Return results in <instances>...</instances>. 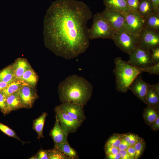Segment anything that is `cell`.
Masks as SVG:
<instances>
[{
    "label": "cell",
    "mask_w": 159,
    "mask_h": 159,
    "mask_svg": "<svg viewBox=\"0 0 159 159\" xmlns=\"http://www.w3.org/2000/svg\"><path fill=\"white\" fill-rule=\"evenodd\" d=\"M93 17L85 3L76 0H57L47 10L44 19L46 47L66 59L77 57L90 45L87 24Z\"/></svg>",
    "instance_id": "cell-1"
},
{
    "label": "cell",
    "mask_w": 159,
    "mask_h": 159,
    "mask_svg": "<svg viewBox=\"0 0 159 159\" xmlns=\"http://www.w3.org/2000/svg\"><path fill=\"white\" fill-rule=\"evenodd\" d=\"M92 84L82 77L76 74L67 77L59 83L58 93L60 101L77 103L84 106L92 94Z\"/></svg>",
    "instance_id": "cell-2"
},
{
    "label": "cell",
    "mask_w": 159,
    "mask_h": 159,
    "mask_svg": "<svg viewBox=\"0 0 159 159\" xmlns=\"http://www.w3.org/2000/svg\"><path fill=\"white\" fill-rule=\"evenodd\" d=\"M114 63L113 72L116 78V90L126 92L134 79L142 73L141 71L140 68L131 65L120 57L115 58Z\"/></svg>",
    "instance_id": "cell-3"
},
{
    "label": "cell",
    "mask_w": 159,
    "mask_h": 159,
    "mask_svg": "<svg viewBox=\"0 0 159 159\" xmlns=\"http://www.w3.org/2000/svg\"><path fill=\"white\" fill-rule=\"evenodd\" d=\"M88 31L90 40L99 38L112 39L116 33L101 12H98L93 16L92 25Z\"/></svg>",
    "instance_id": "cell-4"
},
{
    "label": "cell",
    "mask_w": 159,
    "mask_h": 159,
    "mask_svg": "<svg viewBox=\"0 0 159 159\" xmlns=\"http://www.w3.org/2000/svg\"><path fill=\"white\" fill-rule=\"evenodd\" d=\"M112 40L117 47L129 55L138 46V37L128 32L123 27L115 33Z\"/></svg>",
    "instance_id": "cell-5"
},
{
    "label": "cell",
    "mask_w": 159,
    "mask_h": 159,
    "mask_svg": "<svg viewBox=\"0 0 159 159\" xmlns=\"http://www.w3.org/2000/svg\"><path fill=\"white\" fill-rule=\"evenodd\" d=\"M123 14L125 18L123 28L128 32L138 37L145 28V19L138 11Z\"/></svg>",
    "instance_id": "cell-6"
},
{
    "label": "cell",
    "mask_w": 159,
    "mask_h": 159,
    "mask_svg": "<svg viewBox=\"0 0 159 159\" xmlns=\"http://www.w3.org/2000/svg\"><path fill=\"white\" fill-rule=\"evenodd\" d=\"M129 55L127 61L131 65L139 68H145L153 65L151 52L138 46Z\"/></svg>",
    "instance_id": "cell-7"
},
{
    "label": "cell",
    "mask_w": 159,
    "mask_h": 159,
    "mask_svg": "<svg viewBox=\"0 0 159 159\" xmlns=\"http://www.w3.org/2000/svg\"><path fill=\"white\" fill-rule=\"evenodd\" d=\"M138 46L147 50L159 47V32L145 28L138 36Z\"/></svg>",
    "instance_id": "cell-8"
},
{
    "label": "cell",
    "mask_w": 159,
    "mask_h": 159,
    "mask_svg": "<svg viewBox=\"0 0 159 159\" xmlns=\"http://www.w3.org/2000/svg\"><path fill=\"white\" fill-rule=\"evenodd\" d=\"M54 111L61 126L68 135L76 132L82 123L71 117L59 109L57 106L55 107Z\"/></svg>",
    "instance_id": "cell-9"
},
{
    "label": "cell",
    "mask_w": 159,
    "mask_h": 159,
    "mask_svg": "<svg viewBox=\"0 0 159 159\" xmlns=\"http://www.w3.org/2000/svg\"><path fill=\"white\" fill-rule=\"evenodd\" d=\"M57 106L61 110L79 122L82 123L86 119L84 106L81 105L67 101L62 102Z\"/></svg>",
    "instance_id": "cell-10"
},
{
    "label": "cell",
    "mask_w": 159,
    "mask_h": 159,
    "mask_svg": "<svg viewBox=\"0 0 159 159\" xmlns=\"http://www.w3.org/2000/svg\"><path fill=\"white\" fill-rule=\"evenodd\" d=\"M19 95L23 108H31L38 95L35 88L24 84L19 90Z\"/></svg>",
    "instance_id": "cell-11"
},
{
    "label": "cell",
    "mask_w": 159,
    "mask_h": 159,
    "mask_svg": "<svg viewBox=\"0 0 159 159\" xmlns=\"http://www.w3.org/2000/svg\"><path fill=\"white\" fill-rule=\"evenodd\" d=\"M150 85L143 80L140 74L132 82L129 90L139 99L145 103L147 92Z\"/></svg>",
    "instance_id": "cell-12"
},
{
    "label": "cell",
    "mask_w": 159,
    "mask_h": 159,
    "mask_svg": "<svg viewBox=\"0 0 159 159\" xmlns=\"http://www.w3.org/2000/svg\"><path fill=\"white\" fill-rule=\"evenodd\" d=\"M101 13L105 19L116 32L123 27L125 18L122 14L106 8Z\"/></svg>",
    "instance_id": "cell-13"
},
{
    "label": "cell",
    "mask_w": 159,
    "mask_h": 159,
    "mask_svg": "<svg viewBox=\"0 0 159 159\" xmlns=\"http://www.w3.org/2000/svg\"><path fill=\"white\" fill-rule=\"evenodd\" d=\"M106 9L116 11L122 14H127L133 12L128 7L127 0H103Z\"/></svg>",
    "instance_id": "cell-14"
},
{
    "label": "cell",
    "mask_w": 159,
    "mask_h": 159,
    "mask_svg": "<svg viewBox=\"0 0 159 159\" xmlns=\"http://www.w3.org/2000/svg\"><path fill=\"white\" fill-rule=\"evenodd\" d=\"M49 135L53 139L54 144L68 143V135L62 128L56 116L55 124L50 131Z\"/></svg>",
    "instance_id": "cell-15"
},
{
    "label": "cell",
    "mask_w": 159,
    "mask_h": 159,
    "mask_svg": "<svg viewBox=\"0 0 159 159\" xmlns=\"http://www.w3.org/2000/svg\"><path fill=\"white\" fill-rule=\"evenodd\" d=\"M159 103V84L151 85L147 92L145 104L158 109Z\"/></svg>",
    "instance_id": "cell-16"
},
{
    "label": "cell",
    "mask_w": 159,
    "mask_h": 159,
    "mask_svg": "<svg viewBox=\"0 0 159 159\" xmlns=\"http://www.w3.org/2000/svg\"><path fill=\"white\" fill-rule=\"evenodd\" d=\"M11 65L17 79L19 80L25 71L32 67L27 59L23 58L17 59Z\"/></svg>",
    "instance_id": "cell-17"
},
{
    "label": "cell",
    "mask_w": 159,
    "mask_h": 159,
    "mask_svg": "<svg viewBox=\"0 0 159 159\" xmlns=\"http://www.w3.org/2000/svg\"><path fill=\"white\" fill-rule=\"evenodd\" d=\"M7 113L23 108L19 95V90L7 97L6 100Z\"/></svg>",
    "instance_id": "cell-18"
},
{
    "label": "cell",
    "mask_w": 159,
    "mask_h": 159,
    "mask_svg": "<svg viewBox=\"0 0 159 159\" xmlns=\"http://www.w3.org/2000/svg\"><path fill=\"white\" fill-rule=\"evenodd\" d=\"M38 80V77L32 67L25 71L19 80L24 84L35 88Z\"/></svg>",
    "instance_id": "cell-19"
},
{
    "label": "cell",
    "mask_w": 159,
    "mask_h": 159,
    "mask_svg": "<svg viewBox=\"0 0 159 159\" xmlns=\"http://www.w3.org/2000/svg\"><path fill=\"white\" fill-rule=\"evenodd\" d=\"M137 11L145 19L155 13L150 0H140Z\"/></svg>",
    "instance_id": "cell-20"
},
{
    "label": "cell",
    "mask_w": 159,
    "mask_h": 159,
    "mask_svg": "<svg viewBox=\"0 0 159 159\" xmlns=\"http://www.w3.org/2000/svg\"><path fill=\"white\" fill-rule=\"evenodd\" d=\"M47 115V112H43L39 117L33 120V129L37 132L38 139L44 138L43 130L46 118Z\"/></svg>",
    "instance_id": "cell-21"
},
{
    "label": "cell",
    "mask_w": 159,
    "mask_h": 159,
    "mask_svg": "<svg viewBox=\"0 0 159 159\" xmlns=\"http://www.w3.org/2000/svg\"><path fill=\"white\" fill-rule=\"evenodd\" d=\"M14 71L11 65L0 71V81L10 83L17 80Z\"/></svg>",
    "instance_id": "cell-22"
},
{
    "label": "cell",
    "mask_w": 159,
    "mask_h": 159,
    "mask_svg": "<svg viewBox=\"0 0 159 159\" xmlns=\"http://www.w3.org/2000/svg\"><path fill=\"white\" fill-rule=\"evenodd\" d=\"M54 147L58 149L70 159H77L78 156L77 151L72 148L68 143L54 144Z\"/></svg>",
    "instance_id": "cell-23"
},
{
    "label": "cell",
    "mask_w": 159,
    "mask_h": 159,
    "mask_svg": "<svg viewBox=\"0 0 159 159\" xmlns=\"http://www.w3.org/2000/svg\"><path fill=\"white\" fill-rule=\"evenodd\" d=\"M145 28L159 32V14L154 13L145 19Z\"/></svg>",
    "instance_id": "cell-24"
},
{
    "label": "cell",
    "mask_w": 159,
    "mask_h": 159,
    "mask_svg": "<svg viewBox=\"0 0 159 159\" xmlns=\"http://www.w3.org/2000/svg\"><path fill=\"white\" fill-rule=\"evenodd\" d=\"M157 109L148 106L144 110L143 118L146 122L149 125H150L159 117Z\"/></svg>",
    "instance_id": "cell-25"
},
{
    "label": "cell",
    "mask_w": 159,
    "mask_h": 159,
    "mask_svg": "<svg viewBox=\"0 0 159 159\" xmlns=\"http://www.w3.org/2000/svg\"><path fill=\"white\" fill-rule=\"evenodd\" d=\"M24 84L21 81L16 80L10 83L1 91L6 97L11 94L19 91Z\"/></svg>",
    "instance_id": "cell-26"
},
{
    "label": "cell",
    "mask_w": 159,
    "mask_h": 159,
    "mask_svg": "<svg viewBox=\"0 0 159 159\" xmlns=\"http://www.w3.org/2000/svg\"><path fill=\"white\" fill-rule=\"evenodd\" d=\"M48 151L49 159H70L68 156L56 148L48 150Z\"/></svg>",
    "instance_id": "cell-27"
},
{
    "label": "cell",
    "mask_w": 159,
    "mask_h": 159,
    "mask_svg": "<svg viewBox=\"0 0 159 159\" xmlns=\"http://www.w3.org/2000/svg\"><path fill=\"white\" fill-rule=\"evenodd\" d=\"M0 130L8 136L15 138L21 142L23 144L25 142L21 140L16 132L7 126L0 122Z\"/></svg>",
    "instance_id": "cell-28"
},
{
    "label": "cell",
    "mask_w": 159,
    "mask_h": 159,
    "mask_svg": "<svg viewBox=\"0 0 159 159\" xmlns=\"http://www.w3.org/2000/svg\"><path fill=\"white\" fill-rule=\"evenodd\" d=\"M145 145L144 141L141 138L134 145L136 151L135 159H138L141 156L144 151Z\"/></svg>",
    "instance_id": "cell-29"
},
{
    "label": "cell",
    "mask_w": 159,
    "mask_h": 159,
    "mask_svg": "<svg viewBox=\"0 0 159 159\" xmlns=\"http://www.w3.org/2000/svg\"><path fill=\"white\" fill-rule=\"evenodd\" d=\"M123 137L119 135H115L111 136L107 141L106 145L118 148Z\"/></svg>",
    "instance_id": "cell-30"
},
{
    "label": "cell",
    "mask_w": 159,
    "mask_h": 159,
    "mask_svg": "<svg viewBox=\"0 0 159 159\" xmlns=\"http://www.w3.org/2000/svg\"><path fill=\"white\" fill-rule=\"evenodd\" d=\"M142 73L148 72L151 74L159 75V63L145 68H140Z\"/></svg>",
    "instance_id": "cell-31"
},
{
    "label": "cell",
    "mask_w": 159,
    "mask_h": 159,
    "mask_svg": "<svg viewBox=\"0 0 159 159\" xmlns=\"http://www.w3.org/2000/svg\"><path fill=\"white\" fill-rule=\"evenodd\" d=\"M123 138L130 146L134 145L141 139L139 136L132 134L126 135Z\"/></svg>",
    "instance_id": "cell-32"
},
{
    "label": "cell",
    "mask_w": 159,
    "mask_h": 159,
    "mask_svg": "<svg viewBox=\"0 0 159 159\" xmlns=\"http://www.w3.org/2000/svg\"><path fill=\"white\" fill-rule=\"evenodd\" d=\"M6 97L0 91V110L4 114H8L6 107Z\"/></svg>",
    "instance_id": "cell-33"
},
{
    "label": "cell",
    "mask_w": 159,
    "mask_h": 159,
    "mask_svg": "<svg viewBox=\"0 0 159 159\" xmlns=\"http://www.w3.org/2000/svg\"><path fill=\"white\" fill-rule=\"evenodd\" d=\"M151 52V59L153 65L159 63V47L150 50Z\"/></svg>",
    "instance_id": "cell-34"
},
{
    "label": "cell",
    "mask_w": 159,
    "mask_h": 159,
    "mask_svg": "<svg viewBox=\"0 0 159 159\" xmlns=\"http://www.w3.org/2000/svg\"><path fill=\"white\" fill-rule=\"evenodd\" d=\"M140 0H127L129 8L133 11H137Z\"/></svg>",
    "instance_id": "cell-35"
},
{
    "label": "cell",
    "mask_w": 159,
    "mask_h": 159,
    "mask_svg": "<svg viewBox=\"0 0 159 159\" xmlns=\"http://www.w3.org/2000/svg\"><path fill=\"white\" fill-rule=\"evenodd\" d=\"M105 149L106 155L115 154L118 153L119 151L118 148L107 145H105Z\"/></svg>",
    "instance_id": "cell-36"
},
{
    "label": "cell",
    "mask_w": 159,
    "mask_h": 159,
    "mask_svg": "<svg viewBox=\"0 0 159 159\" xmlns=\"http://www.w3.org/2000/svg\"><path fill=\"white\" fill-rule=\"evenodd\" d=\"M36 155L37 159H49L48 150L41 149Z\"/></svg>",
    "instance_id": "cell-37"
},
{
    "label": "cell",
    "mask_w": 159,
    "mask_h": 159,
    "mask_svg": "<svg viewBox=\"0 0 159 159\" xmlns=\"http://www.w3.org/2000/svg\"><path fill=\"white\" fill-rule=\"evenodd\" d=\"M130 146L123 137L121 142L118 147V148L119 150H126Z\"/></svg>",
    "instance_id": "cell-38"
},
{
    "label": "cell",
    "mask_w": 159,
    "mask_h": 159,
    "mask_svg": "<svg viewBox=\"0 0 159 159\" xmlns=\"http://www.w3.org/2000/svg\"><path fill=\"white\" fill-rule=\"evenodd\" d=\"M126 150L130 156L131 159L135 158L136 151L134 145L130 146Z\"/></svg>",
    "instance_id": "cell-39"
},
{
    "label": "cell",
    "mask_w": 159,
    "mask_h": 159,
    "mask_svg": "<svg viewBox=\"0 0 159 159\" xmlns=\"http://www.w3.org/2000/svg\"><path fill=\"white\" fill-rule=\"evenodd\" d=\"M150 0L153 6L154 13L159 14V0Z\"/></svg>",
    "instance_id": "cell-40"
},
{
    "label": "cell",
    "mask_w": 159,
    "mask_h": 159,
    "mask_svg": "<svg viewBox=\"0 0 159 159\" xmlns=\"http://www.w3.org/2000/svg\"><path fill=\"white\" fill-rule=\"evenodd\" d=\"M119 152L121 155V159H131L126 150H119Z\"/></svg>",
    "instance_id": "cell-41"
},
{
    "label": "cell",
    "mask_w": 159,
    "mask_h": 159,
    "mask_svg": "<svg viewBox=\"0 0 159 159\" xmlns=\"http://www.w3.org/2000/svg\"><path fill=\"white\" fill-rule=\"evenodd\" d=\"M151 128L155 130H158L159 129V117L150 125Z\"/></svg>",
    "instance_id": "cell-42"
},
{
    "label": "cell",
    "mask_w": 159,
    "mask_h": 159,
    "mask_svg": "<svg viewBox=\"0 0 159 159\" xmlns=\"http://www.w3.org/2000/svg\"><path fill=\"white\" fill-rule=\"evenodd\" d=\"M106 155L107 158L109 159H120L121 158V155L119 152L115 154H108Z\"/></svg>",
    "instance_id": "cell-43"
},
{
    "label": "cell",
    "mask_w": 159,
    "mask_h": 159,
    "mask_svg": "<svg viewBox=\"0 0 159 159\" xmlns=\"http://www.w3.org/2000/svg\"><path fill=\"white\" fill-rule=\"evenodd\" d=\"M9 83L0 81V91L5 88Z\"/></svg>",
    "instance_id": "cell-44"
},
{
    "label": "cell",
    "mask_w": 159,
    "mask_h": 159,
    "mask_svg": "<svg viewBox=\"0 0 159 159\" xmlns=\"http://www.w3.org/2000/svg\"><path fill=\"white\" fill-rule=\"evenodd\" d=\"M30 159H37L36 154L29 158Z\"/></svg>",
    "instance_id": "cell-45"
}]
</instances>
